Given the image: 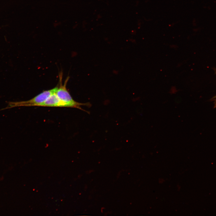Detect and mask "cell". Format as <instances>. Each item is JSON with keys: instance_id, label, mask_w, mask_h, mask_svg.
<instances>
[{"instance_id": "cell-3", "label": "cell", "mask_w": 216, "mask_h": 216, "mask_svg": "<svg viewBox=\"0 0 216 216\" xmlns=\"http://www.w3.org/2000/svg\"><path fill=\"white\" fill-rule=\"evenodd\" d=\"M56 93L51 95L45 101L38 104V106L66 107L65 104L59 99Z\"/></svg>"}, {"instance_id": "cell-1", "label": "cell", "mask_w": 216, "mask_h": 216, "mask_svg": "<svg viewBox=\"0 0 216 216\" xmlns=\"http://www.w3.org/2000/svg\"><path fill=\"white\" fill-rule=\"evenodd\" d=\"M62 74L61 75H60L59 76L60 86L59 87H58L56 93L59 99L65 104L67 107L76 108L89 113L88 112L82 109L80 106H86L90 107L91 106V104L89 103H81L75 101L66 88V86L69 80V77L67 78L64 84H62Z\"/></svg>"}, {"instance_id": "cell-2", "label": "cell", "mask_w": 216, "mask_h": 216, "mask_svg": "<svg viewBox=\"0 0 216 216\" xmlns=\"http://www.w3.org/2000/svg\"><path fill=\"white\" fill-rule=\"evenodd\" d=\"M58 88V87H56L44 91L28 100L9 102L7 107L5 109L20 106H38V104L44 102L51 95L55 93Z\"/></svg>"}, {"instance_id": "cell-4", "label": "cell", "mask_w": 216, "mask_h": 216, "mask_svg": "<svg viewBox=\"0 0 216 216\" xmlns=\"http://www.w3.org/2000/svg\"><path fill=\"white\" fill-rule=\"evenodd\" d=\"M212 101H213L214 104V107H216V95L213 97L211 99Z\"/></svg>"}]
</instances>
